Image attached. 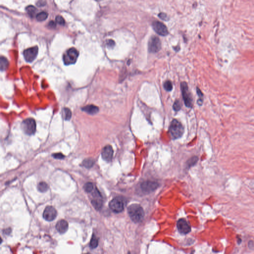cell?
Segmentation results:
<instances>
[{
    "label": "cell",
    "instance_id": "6da1fadb",
    "mask_svg": "<svg viewBox=\"0 0 254 254\" xmlns=\"http://www.w3.org/2000/svg\"><path fill=\"white\" fill-rule=\"evenodd\" d=\"M129 216L135 223L141 222L145 216V212L143 208L139 204H132L128 208Z\"/></svg>",
    "mask_w": 254,
    "mask_h": 254
},
{
    "label": "cell",
    "instance_id": "7a4b0ae2",
    "mask_svg": "<svg viewBox=\"0 0 254 254\" xmlns=\"http://www.w3.org/2000/svg\"><path fill=\"white\" fill-rule=\"evenodd\" d=\"M79 53L74 48L68 50L63 55V61L66 65L74 64L78 59Z\"/></svg>",
    "mask_w": 254,
    "mask_h": 254
},
{
    "label": "cell",
    "instance_id": "3957f363",
    "mask_svg": "<svg viewBox=\"0 0 254 254\" xmlns=\"http://www.w3.org/2000/svg\"><path fill=\"white\" fill-rule=\"evenodd\" d=\"M170 132L173 138L176 139L181 137L184 132V127L178 120H173L169 128Z\"/></svg>",
    "mask_w": 254,
    "mask_h": 254
},
{
    "label": "cell",
    "instance_id": "277c9868",
    "mask_svg": "<svg viewBox=\"0 0 254 254\" xmlns=\"http://www.w3.org/2000/svg\"><path fill=\"white\" fill-rule=\"evenodd\" d=\"M21 128L25 134L28 135H33L36 128V121L32 118L25 119L21 124Z\"/></svg>",
    "mask_w": 254,
    "mask_h": 254
},
{
    "label": "cell",
    "instance_id": "5b68a950",
    "mask_svg": "<svg viewBox=\"0 0 254 254\" xmlns=\"http://www.w3.org/2000/svg\"><path fill=\"white\" fill-rule=\"evenodd\" d=\"M181 89L186 106L188 107H192L193 105L192 97L189 92L188 86L186 83L183 82L181 83Z\"/></svg>",
    "mask_w": 254,
    "mask_h": 254
},
{
    "label": "cell",
    "instance_id": "8992f818",
    "mask_svg": "<svg viewBox=\"0 0 254 254\" xmlns=\"http://www.w3.org/2000/svg\"><path fill=\"white\" fill-rule=\"evenodd\" d=\"M109 208L115 213H120L124 210V208L123 200L120 197L114 198L110 202Z\"/></svg>",
    "mask_w": 254,
    "mask_h": 254
},
{
    "label": "cell",
    "instance_id": "52a82bcc",
    "mask_svg": "<svg viewBox=\"0 0 254 254\" xmlns=\"http://www.w3.org/2000/svg\"><path fill=\"white\" fill-rule=\"evenodd\" d=\"M38 53V48L34 46L25 50L23 51V56L25 60L28 63H31L37 57Z\"/></svg>",
    "mask_w": 254,
    "mask_h": 254
},
{
    "label": "cell",
    "instance_id": "ba28073f",
    "mask_svg": "<svg viewBox=\"0 0 254 254\" xmlns=\"http://www.w3.org/2000/svg\"><path fill=\"white\" fill-rule=\"evenodd\" d=\"M161 41L158 37L153 36L148 42V51L150 53H157L160 50Z\"/></svg>",
    "mask_w": 254,
    "mask_h": 254
},
{
    "label": "cell",
    "instance_id": "9c48e42d",
    "mask_svg": "<svg viewBox=\"0 0 254 254\" xmlns=\"http://www.w3.org/2000/svg\"><path fill=\"white\" fill-rule=\"evenodd\" d=\"M92 196L94 199L91 201V203L95 209L99 210L103 206L102 197L98 189L95 187L94 190L92 192Z\"/></svg>",
    "mask_w": 254,
    "mask_h": 254
},
{
    "label": "cell",
    "instance_id": "30bf717a",
    "mask_svg": "<svg viewBox=\"0 0 254 254\" xmlns=\"http://www.w3.org/2000/svg\"><path fill=\"white\" fill-rule=\"evenodd\" d=\"M159 184L157 182L152 181H147L141 184V188L143 192L150 193L155 190L158 187Z\"/></svg>",
    "mask_w": 254,
    "mask_h": 254
},
{
    "label": "cell",
    "instance_id": "8fae6325",
    "mask_svg": "<svg viewBox=\"0 0 254 254\" xmlns=\"http://www.w3.org/2000/svg\"><path fill=\"white\" fill-rule=\"evenodd\" d=\"M57 215V212L54 207L48 206L43 212V218L48 221H51L56 218Z\"/></svg>",
    "mask_w": 254,
    "mask_h": 254
},
{
    "label": "cell",
    "instance_id": "7c38bea8",
    "mask_svg": "<svg viewBox=\"0 0 254 254\" xmlns=\"http://www.w3.org/2000/svg\"><path fill=\"white\" fill-rule=\"evenodd\" d=\"M152 27L154 30L160 36H166L168 34L166 25L160 21H154L152 23Z\"/></svg>",
    "mask_w": 254,
    "mask_h": 254
},
{
    "label": "cell",
    "instance_id": "4fadbf2b",
    "mask_svg": "<svg viewBox=\"0 0 254 254\" xmlns=\"http://www.w3.org/2000/svg\"><path fill=\"white\" fill-rule=\"evenodd\" d=\"M177 227L179 232L183 234L189 233L191 230L190 225L188 222L184 218L180 219L178 221L177 223Z\"/></svg>",
    "mask_w": 254,
    "mask_h": 254
},
{
    "label": "cell",
    "instance_id": "5bb4252c",
    "mask_svg": "<svg viewBox=\"0 0 254 254\" xmlns=\"http://www.w3.org/2000/svg\"><path fill=\"white\" fill-rule=\"evenodd\" d=\"M113 150L111 145H108L103 148L101 156L104 160L110 162L113 158Z\"/></svg>",
    "mask_w": 254,
    "mask_h": 254
},
{
    "label": "cell",
    "instance_id": "9a60e30c",
    "mask_svg": "<svg viewBox=\"0 0 254 254\" xmlns=\"http://www.w3.org/2000/svg\"><path fill=\"white\" fill-rule=\"evenodd\" d=\"M68 223L65 220H61L57 222L56 226V229L61 234L65 233L68 229Z\"/></svg>",
    "mask_w": 254,
    "mask_h": 254
},
{
    "label": "cell",
    "instance_id": "2e32d148",
    "mask_svg": "<svg viewBox=\"0 0 254 254\" xmlns=\"http://www.w3.org/2000/svg\"><path fill=\"white\" fill-rule=\"evenodd\" d=\"M81 110L90 115H94L95 114L98 113L99 111L98 107L94 105H87L82 108Z\"/></svg>",
    "mask_w": 254,
    "mask_h": 254
},
{
    "label": "cell",
    "instance_id": "e0dca14e",
    "mask_svg": "<svg viewBox=\"0 0 254 254\" xmlns=\"http://www.w3.org/2000/svg\"><path fill=\"white\" fill-rule=\"evenodd\" d=\"M9 61L7 59L3 56L1 57L0 59V68L1 71H4L6 70L9 66Z\"/></svg>",
    "mask_w": 254,
    "mask_h": 254
},
{
    "label": "cell",
    "instance_id": "ac0fdd59",
    "mask_svg": "<svg viewBox=\"0 0 254 254\" xmlns=\"http://www.w3.org/2000/svg\"><path fill=\"white\" fill-rule=\"evenodd\" d=\"M26 11L28 15L30 16V17L33 18L36 16L37 10L35 7H34L33 5H28L26 8Z\"/></svg>",
    "mask_w": 254,
    "mask_h": 254
},
{
    "label": "cell",
    "instance_id": "d6986e66",
    "mask_svg": "<svg viewBox=\"0 0 254 254\" xmlns=\"http://www.w3.org/2000/svg\"><path fill=\"white\" fill-rule=\"evenodd\" d=\"M62 116L65 120L67 121L70 120L72 117L71 110L68 108H64L62 110Z\"/></svg>",
    "mask_w": 254,
    "mask_h": 254
},
{
    "label": "cell",
    "instance_id": "ffe728a7",
    "mask_svg": "<svg viewBox=\"0 0 254 254\" xmlns=\"http://www.w3.org/2000/svg\"><path fill=\"white\" fill-rule=\"evenodd\" d=\"M48 16V14L47 12H41L36 14V18L38 21H42L47 18Z\"/></svg>",
    "mask_w": 254,
    "mask_h": 254
},
{
    "label": "cell",
    "instance_id": "44dd1931",
    "mask_svg": "<svg viewBox=\"0 0 254 254\" xmlns=\"http://www.w3.org/2000/svg\"><path fill=\"white\" fill-rule=\"evenodd\" d=\"M37 188L39 192L42 193L45 192L48 190L49 186L45 182H41L38 184Z\"/></svg>",
    "mask_w": 254,
    "mask_h": 254
},
{
    "label": "cell",
    "instance_id": "7402d4cb",
    "mask_svg": "<svg viewBox=\"0 0 254 254\" xmlns=\"http://www.w3.org/2000/svg\"><path fill=\"white\" fill-rule=\"evenodd\" d=\"M95 187L93 183H92L91 182H88L85 184L83 187V189L86 192L89 193H91L94 190Z\"/></svg>",
    "mask_w": 254,
    "mask_h": 254
},
{
    "label": "cell",
    "instance_id": "603a6c76",
    "mask_svg": "<svg viewBox=\"0 0 254 254\" xmlns=\"http://www.w3.org/2000/svg\"><path fill=\"white\" fill-rule=\"evenodd\" d=\"M94 160L91 158H87L85 159L83 163V165L85 167L90 168L94 165Z\"/></svg>",
    "mask_w": 254,
    "mask_h": 254
},
{
    "label": "cell",
    "instance_id": "cb8c5ba5",
    "mask_svg": "<svg viewBox=\"0 0 254 254\" xmlns=\"http://www.w3.org/2000/svg\"><path fill=\"white\" fill-rule=\"evenodd\" d=\"M98 244V241L97 238L94 235L92 237L90 241V247L92 249H95V248L97 247Z\"/></svg>",
    "mask_w": 254,
    "mask_h": 254
},
{
    "label": "cell",
    "instance_id": "d4e9b609",
    "mask_svg": "<svg viewBox=\"0 0 254 254\" xmlns=\"http://www.w3.org/2000/svg\"><path fill=\"white\" fill-rule=\"evenodd\" d=\"M163 86H164V89L165 90H167V91H170L172 89V88H173V86H172V83H171V81H165L164 83Z\"/></svg>",
    "mask_w": 254,
    "mask_h": 254
},
{
    "label": "cell",
    "instance_id": "484cf974",
    "mask_svg": "<svg viewBox=\"0 0 254 254\" xmlns=\"http://www.w3.org/2000/svg\"><path fill=\"white\" fill-rule=\"evenodd\" d=\"M56 23H58L59 25H64L65 23V20L62 16H57L56 17Z\"/></svg>",
    "mask_w": 254,
    "mask_h": 254
},
{
    "label": "cell",
    "instance_id": "4316f807",
    "mask_svg": "<svg viewBox=\"0 0 254 254\" xmlns=\"http://www.w3.org/2000/svg\"><path fill=\"white\" fill-rule=\"evenodd\" d=\"M173 109L175 111H178L179 110H180L181 107L180 101L179 100H176L175 101V102L174 105H173Z\"/></svg>",
    "mask_w": 254,
    "mask_h": 254
},
{
    "label": "cell",
    "instance_id": "83f0119b",
    "mask_svg": "<svg viewBox=\"0 0 254 254\" xmlns=\"http://www.w3.org/2000/svg\"><path fill=\"white\" fill-rule=\"evenodd\" d=\"M197 94H198V95L199 96V97H200V98H199V100H198V104H199V105H201L202 103H203V94L202 92H201V90L199 89V88H197Z\"/></svg>",
    "mask_w": 254,
    "mask_h": 254
},
{
    "label": "cell",
    "instance_id": "f1b7e54d",
    "mask_svg": "<svg viewBox=\"0 0 254 254\" xmlns=\"http://www.w3.org/2000/svg\"><path fill=\"white\" fill-rule=\"evenodd\" d=\"M159 18H161V20H169V18L168 17L167 15L163 12H160L158 14Z\"/></svg>",
    "mask_w": 254,
    "mask_h": 254
},
{
    "label": "cell",
    "instance_id": "f546056e",
    "mask_svg": "<svg viewBox=\"0 0 254 254\" xmlns=\"http://www.w3.org/2000/svg\"><path fill=\"white\" fill-rule=\"evenodd\" d=\"M54 158L58 159H62L64 158L65 156L61 154V153H57V154H52Z\"/></svg>",
    "mask_w": 254,
    "mask_h": 254
},
{
    "label": "cell",
    "instance_id": "4dcf8cb0",
    "mask_svg": "<svg viewBox=\"0 0 254 254\" xmlns=\"http://www.w3.org/2000/svg\"><path fill=\"white\" fill-rule=\"evenodd\" d=\"M197 160H198V158L197 157H193L188 161V165L189 166H192L193 165H194L197 162Z\"/></svg>",
    "mask_w": 254,
    "mask_h": 254
},
{
    "label": "cell",
    "instance_id": "1f68e13d",
    "mask_svg": "<svg viewBox=\"0 0 254 254\" xmlns=\"http://www.w3.org/2000/svg\"><path fill=\"white\" fill-rule=\"evenodd\" d=\"M107 44L109 47H113L114 46H115V43L114 41L110 39V40L108 41Z\"/></svg>",
    "mask_w": 254,
    "mask_h": 254
},
{
    "label": "cell",
    "instance_id": "d6a6232c",
    "mask_svg": "<svg viewBox=\"0 0 254 254\" xmlns=\"http://www.w3.org/2000/svg\"><path fill=\"white\" fill-rule=\"evenodd\" d=\"M56 23L54 22V21H51L49 23V25L50 27H52V28H53V27H56V25H55Z\"/></svg>",
    "mask_w": 254,
    "mask_h": 254
},
{
    "label": "cell",
    "instance_id": "836d02e7",
    "mask_svg": "<svg viewBox=\"0 0 254 254\" xmlns=\"http://www.w3.org/2000/svg\"><path fill=\"white\" fill-rule=\"evenodd\" d=\"M90 254V253H87V254Z\"/></svg>",
    "mask_w": 254,
    "mask_h": 254
},
{
    "label": "cell",
    "instance_id": "e575fe53",
    "mask_svg": "<svg viewBox=\"0 0 254 254\" xmlns=\"http://www.w3.org/2000/svg\"><path fill=\"white\" fill-rule=\"evenodd\" d=\"M130 254V253H129V254Z\"/></svg>",
    "mask_w": 254,
    "mask_h": 254
}]
</instances>
